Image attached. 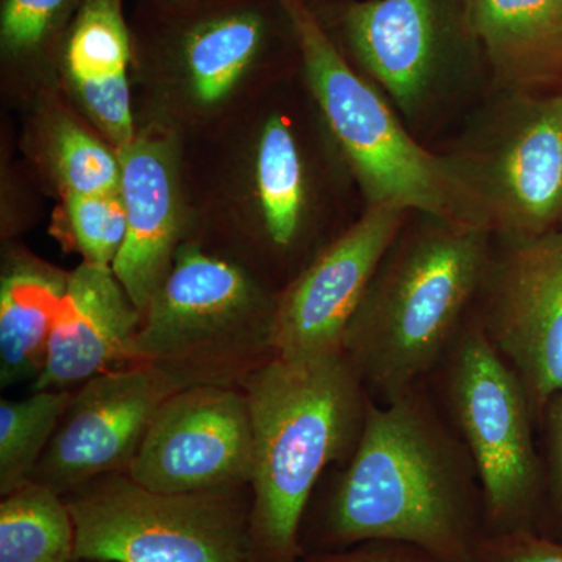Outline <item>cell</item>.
<instances>
[{"label":"cell","mask_w":562,"mask_h":562,"mask_svg":"<svg viewBox=\"0 0 562 562\" xmlns=\"http://www.w3.org/2000/svg\"><path fill=\"white\" fill-rule=\"evenodd\" d=\"M432 149L452 162L492 235L562 227V91L492 88Z\"/></svg>","instance_id":"9c48e42d"},{"label":"cell","mask_w":562,"mask_h":562,"mask_svg":"<svg viewBox=\"0 0 562 562\" xmlns=\"http://www.w3.org/2000/svg\"><path fill=\"white\" fill-rule=\"evenodd\" d=\"M494 90L562 91V0H468Z\"/></svg>","instance_id":"d6986e66"},{"label":"cell","mask_w":562,"mask_h":562,"mask_svg":"<svg viewBox=\"0 0 562 562\" xmlns=\"http://www.w3.org/2000/svg\"><path fill=\"white\" fill-rule=\"evenodd\" d=\"M297 562H446L402 542H366L333 552L305 553Z\"/></svg>","instance_id":"4316f807"},{"label":"cell","mask_w":562,"mask_h":562,"mask_svg":"<svg viewBox=\"0 0 562 562\" xmlns=\"http://www.w3.org/2000/svg\"><path fill=\"white\" fill-rule=\"evenodd\" d=\"M143 312L113 268L81 261L69 272L52 328L46 362L33 391H74L88 380L131 364Z\"/></svg>","instance_id":"e0dca14e"},{"label":"cell","mask_w":562,"mask_h":562,"mask_svg":"<svg viewBox=\"0 0 562 562\" xmlns=\"http://www.w3.org/2000/svg\"><path fill=\"white\" fill-rule=\"evenodd\" d=\"M480 562H562V542L535 530L490 535L484 538Z\"/></svg>","instance_id":"484cf974"},{"label":"cell","mask_w":562,"mask_h":562,"mask_svg":"<svg viewBox=\"0 0 562 562\" xmlns=\"http://www.w3.org/2000/svg\"><path fill=\"white\" fill-rule=\"evenodd\" d=\"M74 554L76 525L61 494L31 480L2 495L0 562H72Z\"/></svg>","instance_id":"603a6c76"},{"label":"cell","mask_w":562,"mask_h":562,"mask_svg":"<svg viewBox=\"0 0 562 562\" xmlns=\"http://www.w3.org/2000/svg\"><path fill=\"white\" fill-rule=\"evenodd\" d=\"M313 9L347 60L431 149L492 90L468 0H327Z\"/></svg>","instance_id":"8992f818"},{"label":"cell","mask_w":562,"mask_h":562,"mask_svg":"<svg viewBox=\"0 0 562 562\" xmlns=\"http://www.w3.org/2000/svg\"><path fill=\"white\" fill-rule=\"evenodd\" d=\"M432 376L442 412L479 473L487 536L532 530L547 482L532 431L535 412L519 375L473 310Z\"/></svg>","instance_id":"30bf717a"},{"label":"cell","mask_w":562,"mask_h":562,"mask_svg":"<svg viewBox=\"0 0 562 562\" xmlns=\"http://www.w3.org/2000/svg\"><path fill=\"white\" fill-rule=\"evenodd\" d=\"M117 155L127 236L113 272L144 312L171 271L181 244L191 238L183 140L158 125L138 124L135 138Z\"/></svg>","instance_id":"2e32d148"},{"label":"cell","mask_w":562,"mask_h":562,"mask_svg":"<svg viewBox=\"0 0 562 562\" xmlns=\"http://www.w3.org/2000/svg\"><path fill=\"white\" fill-rule=\"evenodd\" d=\"M74 391H33L20 401L0 402V494L31 482Z\"/></svg>","instance_id":"cb8c5ba5"},{"label":"cell","mask_w":562,"mask_h":562,"mask_svg":"<svg viewBox=\"0 0 562 562\" xmlns=\"http://www.w3.org/2000/svg\"><path fill=\"white\" fill-rule=\"evenodd\" d=\"M371 401L360 442L310 503L302 552L402 542L446 562H480L487 536L479 473L427 390Z\"/></svg>","instance_id":"7a4b0ae2"},{"label":"cell","mask_w":562,"mask_h":562,"mask_svg":"<svg viewBox=\"0 0 562 562\" xmlns=\"http://www.w3.org/2000/svg\"><path fill=\"white\" fill-rule=\"evenodd\" d=\"M173 373L132 362L74 390L33 482L66 495L101 476L127 472L151 419L177 391Z\"/></svg>","instance_id":"5bb4252c"},{"label":"cell","mask_w":562,"mask_h":562,"mask_svg":"<svg viewBox=\"0 0 562 562\" xmlns=\"http://www.w3.org/2000/svg\"><path fill=\"white\" fill-rule=\"evenodd\" d=\"M547 427H549V491L552 494L554 506L562 514V392L554 395L546 412Z\"/></svg>","instance_id":"83f0119b"},{"label":"cell","mask_w":562,"mask_h":562,"mask_svg":"<svg viewBox=\"0 0 562 562\" xmlns=\"http://www.w3.org/2000/svg\"><path fill=\"white\" fill-rule=\"evenodd\" d=\"M128 21L136 124L183 143L221 131L301 72L283 0L135 3Z\"/></svg>","instance_id":"3957f363"},{"label":"cell","mask_w":562,"mask_h":562,"mask_svg":"<svg viewBox=\"0 0 562 562\" xmlns=\"http://www.w3.org/2000/svg\"><path fill=\"white\" fill-rule=\"evenodd\" d=\"M473 313L542 417L562 392V227L494 235Z\"/></svg>","instance_id":"7c38bea8"},{"label":"cell","mask_w":562,"mask_h":562,"mask_svg":"<svg viewBox=\"0 0 562 562\" xmlns=\"http://www.w3.org/2000/svg\"><path fill=\"white\" fill-rule=\"evenodd\" d=\"M313 7L321 5V3L327 2V0H308Z\"/></svg>","instance_id":"f546056e"},{"label":"cell","mask_w":562,"mask_h":562,"mask_svg":"<svg viewBox=\"0 0 562 562\" xmlns=\"http://www.w3.org/2000/svg\"><path fill=\"white\" fill-rule=\"evenodd\" d=\"M409 213L394 205L366 206L353 224L281 288L273 322L277 357L341 351L344 333Z\"/></svg>","instance_id":"9a60e30c"},{"label":"cell","mask_w":562,"mask_h":562,"mask_svg":"<svg viewBox=\"0 0 562 562\" xmlns=\"http://www.w3.org/2000/svg\"><path fill=\"white\" fill-rule=\"evenodd\" d=\"M133 40L125 0H85L57 60L58 88L120 151L135 138Z\"/></svg>","instance_id":"ac0fdd59"},{"label":"cell","mask_w":562,"mask_h":562,"mask_svg":"<svg viewBox=\"0 0 562 562\" xmlns=\"http://www.w3.org/2000/svg\"><path fill=\"white\" fill-rule=\"evenodd\" d=\"M76 525V560L260 562L250 487L166 494L125 472L63 495Z\"/></svg>","instance_id":"8fae6325"},{"label":"cell","mask_w":562,"mask_h":562,"mask_svg":"<svg viewBox=\"0 0 562 562\" xmlns=\"http://www.w3.org/2000/svg\"><path fill=\"white\" fill-rule=\"evenodd\" d=\"M69 272L9 246L0 273V384L35 382L47 357Z\"/></svg>","instance_id":"ffe728a7"},{"label":"cell","mask_w":562,"mask_h":562,"mask_svg":"<svg viewBox=\"0 0 562 562\" xmlns=\"http://www.w3.org/2000/svg\"><path fill=\"white\" fill-rule=\"evenodd\" d=\"M254 461L243 387L195 384L162 403L125 473L166 494L243 490L250 487Z\"/></svg>","instance_id":"4fadbf2b"},{"label":"cell","mask_w":562,"mask_h":562,"mask_svg":"<svg viewBox=\"0 0 562 562\" xmlns=\"http://www.w3.org/2000/svg\"><path fill=\"white\" fill-rule=\"evenodd\" d=\"M133 3H143V5H180V3L195 2V0H132Z\"/></svg>","instance_id":"f1b7e54d"},{"label":"cell","mask_w":562,"mask_h":562,"mask_svg":"<svg viewBox=\"0 0 562 562\" xmlns=\"http://www.w3.org/2000/svg\"><path fill=\"white\" fill-rule=\"evenodd\" d=\"M279 291L235 258L190 238L147 303L131 347L188 384L241 386L276 357Z\"/></svg>","instance_id":"ba28073f"},{"label":"cell","mask_w":562,"mask_h":562,"mask_svg":"<svg viewBox=\"0 0 562 562\" xmlns=\"http://www.w3.org/2000/svg\"><path fill=\"white\" fill-rule=\"evenodd\" d=\"M254 427L251 539L260 562H297L322 475L349 460L372 397L342 351L273 357L241 383Z\"/></svg>","instance_id":"5b68a950"},{"label":"cell","mask_w":562,"mask_h":562,"mask_svg":"<svg viewBox=\"0 0 562 562\" xmlns=\"http://www.w3.org/2000/svg\"><path fill=\"white\" fill-rule=\"evenodd\" d=\"M85 0H0L3 90L18 105L57 90L63 40Z\"/></svg>","instance_id":"7402d4cb"},{"label":"cell","mask_w":562,"mask_h":562,"mask_svg":"<svg viewBox=\"0 0 562 562\" xmlns=\"http://www.w3.org/2000/svg\"><path fill=\"white\" fill-rule=\"evenodd\" d=\"M191 238L280 291L366 209L302 70L183 143Z\"/></svg>","instance_id":"6da1fadb"},{"label":"cell","mask_w":562,"mask_h":562,"mask_svg":"<svg viewBox=\"0 0 562 562\" xmlns=\"http://www.w3.org/2000/svg\"><path fill=\"white\" fill-rule=\"evenodd\" d=\"M21 109L25 114L24 150L61 199L120 190V155L70 105L60 88Z\"/></svg>","instance_id":"44dd1931"},{"label":"cell","mask_w":562,"mask_h":562,"mask_svg":"<svg viewBox=\"0 0 562 562\" xmlns=\"http://www.w3.org/2000/svg\"><path fill=\"white\" fill-rule=\"evenodd\" d=\"M72 562H116V561H103V560H76Z\"/></svg>","instance_id":"4dcf8cb0"},{"label":"cell","mask_w":562,"mask_h":562,"mask_svg":"<svg viewBox=\"0 0 562 562\" xmlns=\"http://www.w3.org/2000/svg\"><path fill=\"white\" fill-rule=\"evenodd\" d=\"M63 206L70 241L83 261L113 268L127 236L121 191L68 195Z\"/></svg>","instance_id":"d4e9b609"},{"label":"cell","mask_w":562,"mask_h":562,"mask_svg":"<svg viewBox=\"0 0 562 562\" xmlns=\"http://www.w3.org/2000/svg\"><path fill=\"white\" fill-rule=\"evenodd\" d=\"M494 235L412 211L344 333L341 351L375 402L430 382L471 316Z\"/></svg>","instance_id":"277c9868"},{"label":"cell","mask_w":562,"mask_h":562,"mask_svg":"<svg viewBox=\"0 0 562 562\" xmlns=\"http://www.w3.org/2000/svg\"><path fill=\"white\" fill-rule=\"evenodd\" d=\"M283 3L301 52L303 80L364 205L401 206L487 231L479 203L449 158L409 132L383 92L347 60L312 3Z\"/></svg>","instance_id":"52a82bcc"}]
</instances>
